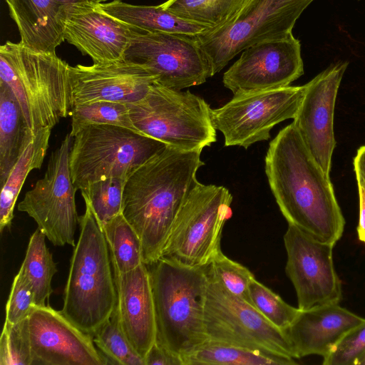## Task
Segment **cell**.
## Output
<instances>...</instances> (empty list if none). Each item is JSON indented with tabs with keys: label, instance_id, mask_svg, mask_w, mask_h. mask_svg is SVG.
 <instances>
[{
	"label": "cell",
	"instance_id": "obj_27",
	"mask_svg": "<svg viewBox=\"0 0 365 365\" xmlns=\"http://www.w3.org/2000/svg\"><path fill=\"white\" fill-rule=\"evenodd\" d=\"M183 365H292L294 359L207 339L182 358Z\"/></svg>",
	"mask_w": 365,
	"mask_h": 365
},
{
	"label": "cell",
	"instance_id": "obj_35",
	"mask_svg": "<svg viewBox=\"0 0 365 365\" xmlns=\"http://www.w3.org/2000/svg\"><path fill=\"white\" fill-rule=\"evenodd\" d=\"M0 365H32L26 318L16 324L4 322L0 337Z\"/></svg>",
	"mask_w": 365,
	"mask_h": 365
},
{
	"label": "cell",
	"instance_id": "obj_1",
	"mask_svg": "<svg viewBox=\"0 0 365 365\" xmlns=\"http://www.w3.org/2000/svg\"><path fill=\"white\" fill-rule=\"evenodd\" d=\"M264 162L269 187L288 224L335 245L343 235L344 215L330 177L314 160L293 123L269 143Z\"/></svg>",
	"mask_w": 365,
	"mask_h": 365
},
{
	"label": "cell",
	"instance_id": "obj_4",
	"mask_svg": "<svg viewBox=\"0 0 365 365\" xmlns=\"http://www.w3.org/2000/svg\"><path fill=\"white\" fill-rule=\"evenodd\" d=\"M70 65L56 54L36 52L20 42L0 47V81L15 95L28 128L52 129L70 115Z\"/></svg>",
	"mask_w": 365,
	"mask_h": 365
},
{
	"label": "cell",
	"instance_id": "obj_40",
	"mask_svg": "<svg viewBox=\"0 0 365 365\" xmlns=\"http://www.w3.org/2000/svg\"><path fill=\"white\" fill-rule=\"evenodd\" d=\"M354 166L356 180H361L365 183V145L358 149L354 159Z\"/></svg>",
	"mask_w": 365,
	"mask_h": 365
},
{
	"label": "cell",
	"instance_id": "obj_22",
	"mask_svg": "<svg viewBox=\"0 0 365 365\" xmlns=\"http://www.w3.org/2000/svg\"><path fill=\"white\" fill-rule=\"evenodd\" d=\"M5 1L17 26L20 43L36 52L56 54V48L65 41L61 21L64 4L56 0Z\"/></svg>",
	"mask_w": 365,
	"mask_h": 365
},
{
	"label": "cell",
	"instance_id": "obj_33",
	"mask_svg": "<svg viewBox=\"0 0 365 365\" xmlns=\"http://www.w3.org/2000/svg\"><path fill=\"white\" fill-rule=\"evenodd\" d=\"M253 307L269 322L284 331L298 315L300 309L284 301L265 285L254 278L250 284Z\"/></svg>",
	"mask_w": 365,
	"mask_h": 365
},
{
	"label": "cell",
	"instance_id": "obj_29",
	"mask_svg": "<svg viewBox=\"0 0 365 365\" xmlns=\"http://www.w3.org/2000/svg\"><path fill=\"white\" fill-rule=\"evenodd\" d=\"M101 227L114 272L125 273L143 263L141 241L122 212L101 225Z\"/></svg>",
	"mask_w": 365,
	"mask_h": 365
},
{
	"label": "cell",
	"instance_id": "obj_23",
	"mask_svg": "<svg viewBox=\"0 0 365 365\" xmlns=\"http://www.w3.org/2000/svg\"><path fill=\"white\" fill-rule=\"evenodd\" d=\"M102 9L112 16L148 32H160L190 36H199L210 28L184 19L161 4L158 6L133 5L120 0L101 3Z\"/></svg>",
	"mask_w": 365,
	"mask_h": 365
},
{
	"label": "cell",
	"instance_id": "obj_21",
	"mask_svg": "<svg viewBox=\"0 0 365 365\" xmlns=\"http://www.w3.org/2000/svg\"><path fill=\"white\" fill-rule=\"evenodd\" d=\"M364 319L339 304H324L300 309L283 331L295 359L309 355L323 358L349 329Z\"/></svg>",
	"mask_w": 365,
	"mask_h": 365
},
{
	"label": "cell",
	"instance_id": "obj_18",
	"mask_svg": "<svg viewBox=\"0 0 365 365\" xmlns=\"http://www.w3.org/2000/svg\"><path fill=\"white\" fill-rule=\"evenodd\" d=\"M61 21L64 40L93 63L125 59L134 27L108 14L101 3L85 0L64 4Z\"/></svg>",
	"mask_w": 365,
	"mask_h": 365
},
{
	"label": "cell",
	"instance_id": "obj_31",
	"mask_svg": "<svg viewBox=\"0 0 365 365\" xmlns=\"http://www.w3.org/2000/svg\"><path fill=\"white\" fill-rule=\"evenodd\" d=\"M94 344L108 364L145 365L124 334L116 309L111 317L92 335Z\"/></svg>",
	"mask_w": 365,
	"mask_h": 365
},
{
	"label": "cell",
	"instance_id": "obj_20",
	"mask_svg": "<svg viewBox=\"0 0 365 365\" xmlns=\"http://www.w3.org/2000/svg\"><path fill=\"white\" fill-rule=\"evenodd\" d=\"M120 326L135 350L145 359L156 339L150 272L145 263L125 273L113 271ZM145 360V359H144Z\"/></svg>",
	"mask_w": 365,
	"mask_h": 365
},
{
	"label": "cell",
	"instance_id": "obj_24",
	"mask_svg": "<svg viewBox=\"0 0 365 365\" xmlns=\"http://www.w3.org/2000/svg\"><path fill=\"white\" fill-rule=\"evenodd\" d=\"M49 128L27 133L21 153L1 187L0 197V230L9 228L14 210L21 187L29 173L40 169L48 148L51 134Z\"/></svg>",
	"mask_w": 365,
	"mask_h": 365
},
{
	"label": "cell",
	"instance_id": "obj_25",
	"mask_svg": "<svg viewBox=\"0 0 365 365\" xmlns=\"http://www.w3.org/2000/svg\"><path fill=\"white\" fill-rule=\"evenodd\" d=\"M29 130L20 105L0 81V183L2 187L17 162Z\"/></svg>",
	"mask_w": 365,
	"mask_h": 365
},
{
	"label": "cell",
	"instance_id": "obj_12",
	"mask_svg": "<svg viewBox=\"0 0 365 365\" xmlns=\"http://www.w3.org/2000/svg\"><path fill=\"white\" fill-rule=\"evenodd\" d=\"M313 1L257 0L232 24L197 36L212 76L252 44L292 34L296 21Z\"/></svg>",
	"mask_w": 365,
	"mask_h": 365
},
{
	"label": "cell",
	"instance_id": "obj_10",
	"mask_svg": "<svg viewBox=\"0 0 365 365\" xmlns=\"http://www.w3.org/2000/svg\"><path fill=\"white\" fill-rule=\"evenodd\" d=\"M304 85L234 95L220 108L212 109V120L225 146L251 145L270 138L274 125L297 114Z\"/></svg>",
	"mask_w": 365,
	"mask_h": 365
},
{
	"label": "cell",
	"instance_id": "obj_9",
	"mask_svg": "<svg viewBox=\"0 0 365 365\" xmlns=\"http://www.w3.org/2000/svg\"><path fill=\"white\" fill-rule=\"evenodd\" d=\"M207 272L204 324L207 339L295 359L282 330Z\"/></svg>",
	"mask_w": 365,
	"mask_h": 365
},
{
	"label": "cell",
	"instance_id": "obj_3",
	"mask_svg": "<svg viewBox=\"0 0 365 365\" xmlns=\"http://www.w3.org/2000/svg\"><path fill=\"white\" fill-rule=\"evenodd\" d=\"M85 204L61 312L92 336L114 312L118 296L108 242L91 206Z\"/></svg>",
	"mask_w": 365,
	"mask_h": 365
},
{
	"label": "cell",
	"instance_id": "obj_14",
	"mask_svg": "<svg viewBox=\"0 0 365 365\" xmlns=\"http://www.w3.org/2000/svg\"><path fill=\"white\" fill-rule=\"evenodd\" d=\"M284 244L285 272L294 287L298 308L339 304L342 286L334 264L335 245L318 240L291 224L284 235Z\"/></svg>",
	"mask_w": 365,
	"mask_h": 365
},
{
	"label": "cell",
	"instance_id": "obj_28",
	"mask_svg": "<svg viewBox=\"0 0 365 365\" xmlns=\"http://www.w3.org/2000/svg\"><path fill=\"white\" fill-rule=\"evenodd\" d=\"M46 235L38 228L31 235L19 269L31 287L37 306H45L53 292L52 279L56 263L46 244Z\"/></svg>",
	"mask_w": 365,
	"mask_h": 365
},
{
	"label": "cell",
	"instance_id": "obj_17",
	"mask_svg": "<svg viewBox=\"0 0 365 365\" xmlns=\"http://www.w3.org/2000/svg\"><path fill=\"white\" fill-rule=\"evenodd\" d=\"M347 66L346 62L332 65L304 85V96L292 123L314 160L329 177L336 146L334 108Z\"/></svg>",
	"mask_w": 365,
	"mask_h": 365
},
{
	"label": "cell",
	"instance_id": "obj_15",
	"mask_svg": "<svg viewBox=\"0 0 365 365\" xmlns=\"http://www.w3.org/2000/svg\"><path fill=\"white\" fill-rule=\"evenodd\" d=\"M303 73L301 44L290 34L244 49L223 74L222 83L234 96L286 87Z\"/></svg>",
	"mask_w": 365,
	"mask_h": 365
},
{
	"label": "cell",
	"instance_id": "obj_13",
	"mask_svg": "<svg viewBox=\"0 0 365 365\" xmlns=\"http://www.w3.org/2000/svg\"><path fill=\"white\" fill-rule=\"evenodd\" d=\"M125 60L144 66L158 83L182 90L212 77L197 36L148 32L134 28Z\"/></svg>",
	"mask_w": 365,
	"mask_h": 365
},
{
	"label": "cell",
	"instance_id": "obj_38",
	"mask_svg": "<svg viewBox=\"0 0 365 365\" xmlns=\"http://www.w3.org/2000/svg\"><path fill=\"white\" fill-rule=\"evenodd\" d=\"M145 365H183L180 356L163 347L156 341L145 357Z\"/></svg>",
	"mask_w": 365,
	"mask_h": 365
},
{
	"label": "cell",
	"instance_id": "obj_26",
	"mask_svg": "<svg viewBox=\"0 0 365 365\" xmlns=\"http://www.w3.org/2000/svg\"><path fill=\"white\" fill-rule=\"evenodd\" d=\"M257 0H168L162 6L175 15L214 31L228 26L247 12Z\"/></svg>",
	"mask_w": 365,
	"mask_h": 365
},
{
	"label": "cell",
	"instance_id": "obj_2",
	"mask_svg": "<svg viewBox=\"0 0 365 365\" xmlns=\"http://www.w3.org/2000/svg\"><path fill=\"white\" fill-rule=\"evenodd\" d=\"M201 150L166 146L127 179L122 213L142 244L143 263L158 260L173 222L204 165Z\"/></svg>",
	"mask_w": 365,
	"mask_h": 365
},
{
	"label": "cell",
	"instance_id": "obj_42",
	"mask_svg": "<svg viewBox=\"0 0 365 365\" xmlns=\"http://www.w3.org/2000/svg\"><path fill=\"white\" fill-rule=\"evenodd\" d=\"M356 365H365V354L359 359Z\"/></svg>",
	"mask_w": 365,
	"mask_h": 365
},
{
	"label": "cell",
	"instance_id": "obj_8",
	"mask_svg": "<svg viewBox=\"0 0 365 365\" xmlns=\"http://www.w3.org/2000/svg\"><path fill=\"white\" fill-rule=\"evenodd\" d=\"M232 202L225 187L197 180L176 215L160 258L190 267H207L222 252Z\"/></svg>",
	"mask_w": 365,
	"mask_h": 365
},
{
	"label": "cell",
	"instance_id": "obj_34",
	"mask_svg": "<svg viewBox=\"0 0 365 365\" xmlns=\"http://www.w3.org/2000/svg\"><path fill=\"white\" fill-rule=\"evenodd\" d=\"M207 269L228 292L252 305L250 284L255 277L247 267L220 252L207 267Z\"/></svg>",
	"mask_w": 365,
	"mask_h": 365
},
{
	"label": "cell",
	"instance_id": "obj_11",
	"mask_svg": "<svg viewBox=\"0 0 365 365\" xmlns=\"http://www.w3.org/2000/svg\"><path fill=\"white\" fill-rule=\"evenodd\" d=\"M72 136L66 135L51 155L46 171L18 204L19 211L33 218L55 246H75L79 217L76 206L69 154Z\"/></svg>",
	"mask_w": 365,
	"mask_h": 365
},
{
	"label": "cell",
	"instance_id": "obj_30",
	"mask_svg": "<svg viewBox=\"0 0 365 365\" xmlns=\"http://www.w3.org/2000/svg\"><path fill=\"white\" fill-rule=\"evenodd\" d=\"M69 115L70 135L73 138L82 128L93 124L123 127L143 135L133 124L128 103L96 101L76 105L72 106Z\"/></svg>",
	"mask_w": 365,
	"mask_h": 365
},
{
	"label": "cell",
	"instance_id": "obj_37",
	"mask_svg": "<svg viewBox=\"0 0 365 365\" xmlns=\"http://www.w3.org/2000/svg\"><path fill=\"white\" fill-rule=\"evenodd\" d=\"M36 306L34 293L19 271L13 280L6 304L5 322L16 324L23 321Z\"/></svg>",
	"mask_w": 365,
	"mask_h": 365
},
{
	"label": "cell",
	"instance_id": "obj_19",
	"mask_svg": "<svg viewBox=\"0 0 365 365\" xmlns=\"http://www.w3.org/2000/svg\"><path fill=\"white\" fill-rule=\"evenodd\" d=\"M72 106L110 101L131 103L143 98L156 77L139 64L121 60L91 66H70Z\"/></svg>",
	"mask_w": 365,
	"mask_h": 365
},
{
	"label": "cell",
	"instance_id": "obj_32",
	"mask_svg": "<svg viewBox=\"0 0 365 365\" xmlns=\"http://www.w3.org/2000/svg\"><path fill=\"white\" fill-rule=\"evenodd\" d=\"M126 180L109 178L90 183L81 190L84 202L91 206L101 225L122 212Z\"/></svg>",
	"mask_w": 365,
	"mask_h": 365
},
{
	"label": "cell",
	"instance_id": "obj_39",
	"mask_svg": "<svg viewBox=\"0 0 365 365\" xmlns=\"http://www.w3.org/2000/svg\"><path fill=\"white\" fill-rule=\"evenodd\" d=\"M358 185L359 212L357 225V235L360 241L365 242V183L356 180Z\"/></svg>",
	"mask_w": 365,
	"mask_h": 365
},
{
	"label": "cell",
	"instance_id": "obj_6",
	"mask_svg": "<svg viewBox=\"0 0 365 365\" xmlns=\"http://www.w3.org/2000/svg\"><path fill=\"white\" fill-rule=\"evenodd\" d=\"M131 120L145 135L178 150H202L216 141L212 108L201 97L154 83L140 100L128 103Z\"/></svg>",
	"mask_w": 365,
	"mask_h": 365
},
{
	"label": "cell",
	"instance_id": "obj_16",
	"mask_svg": "<svg viewBox=\"0 0 365 365\" xmlns=\"http://www.w3.org/2000/svg\"><path fill=\"white\" fill-rule=\"evenodd\" d=\"M32 365H106L91 335L49 305L36 306L26 318Z\"/></svg>",
	"mask_w": 365,
	"mask_h": 365
},
{
	"label": "cell",
	"instance_id": "obj_5",
	"mask_svg": "<svg viewBox=\"0 0 365 365\" xmlns=\"http://www.w3.org/2000/svg\"><path fill=\"white\" fill-rule=\"evenodd\" d=\"M148 267L155 341L182 359L207 339L204 324L207 267H190L162 258Z\"/></svg>",
	"mask_w": 365,
	"mask_h": 365
},
{
	"label": "cell",
	"instance_id": "obj_7",
	"mask_svg": "<svg viewBox=\"0 0 365 365\" xmlns=\"http://www.w3.org/2000/svg\"><path fill=\"white\" fill-rule=\"evenodd\" d=\"M73 138L69 166L76 190L109 178L128 179L167 146L128 128L106 124L85 126Z\"/></svg>",
	"mask_w": 365,
	"mask_h": 365
},
{
	"label": "cell",
	"instance_id": "obj_41",
	"mask_svg": "<svg viewBox=\"0 0 365 365\" xmlns=\"http://www.w3.org/2000/svg\"><path fill=\"white\" fill-rule=\"evenodd\" d=\"M56 1L62 4H71V3H74V2L81 1H85V0H56Z\"/></svg>",
	"mask_w": 365,
	"mask_h": 365
},
{
	"label": "cell",
	"instance_id": "obj_43",
	"mask_svg": "<svg viewBox=\"0 0 365 365\" xmlns=\"http://www.w3.org/2000/svg\"><path fill=\"white\" fill-rule=\"evenodd\" d=\"M92 1H94L98 3H103V2L107 1L108 0H92Z\"/></svg>",
	"mask_w": 365,
	"mask_h": 365
},
{
	"label": "cell",
	"instance_id": "obj_36",
	"mask_svg": "<svg viewBox=\"0 0 365 365\" xmlns=\"http://www.w3.org/2000/svg\"><path fill=\"white\" fill-rule=\"evenodd\" d=\"M365 354V319L349 329L324 356V365H356Z\"/></svg>",
	"mask_w": 365,
	"mask_h": 365
}]
</instances>
